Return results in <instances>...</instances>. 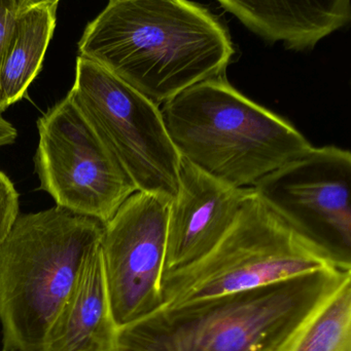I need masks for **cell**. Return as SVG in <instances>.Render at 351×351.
Here are the masks:
<instances>
[{"instance_id":"5bb4252c","label":"cell","mask_w":351,"mask_h":351,"mask_svg":"<svg viewBox=\"0 0 351 351\" xmlns=\"http://www.w3.org/2000/svg\"><path fill=\"white\" fill-rule=\"evenodd\" d=\"M278 351H351V278L319 304Z\"/></svg>"},{"instance_id":"3957f363","label":"cell","mask_w":351,"mask_h":351,"mask_svg":"<svg viewBox=\"0 0 351 351\" xmlns=\"http://www.w3.org/2000/svg\"><path fill=\"white\" fill-rule=\"evenodd\" d=\"M160 110L179 156L235 188L255 187L313 147L292 123L241 94L225 76L190 86Z\"/></svg>"},{"instance_id":"8992f818","label":"cell","mask_w":351,"mask_h":351,"mask_svg":"<svg viewBox=\"0 0 351 351\" xmlns=\"http://www.w3.org/2000/svg\"><path fill=\"white\" fill-rule=\"evenodd\" d=\"M67 96L119 160L137 191L172 199L181 156L155 104L100 64L78 56Z\"/></svg>"},{"instance_id":"8fae6325","label":"cell","mask_w":351,"mask_h":351,"mask_svg":"<svg viewBox=\"0 0 351 351\" xmlns=\"http://www.w3.org/2000/svg\"><path fill=\"white\" fill-rule=\"evenodd\" d=\"M245 27L269 43L313 49L350 23V0H218Z\"/></svg>"},{"instance_id":"7a4b0ae2","label":"cell","mask_w":351,"mask_h":351,"mask_svg":"<svg viewBox=\"0 0 351 351\" xmlns=\"http://www.w3.org/2000/svg\"><path fill=\"white\" fill-rule=\"evenodd\" d=\"M351 271L321 268L251 290L163 306L119 328L115 351H278Z\"/></svg>"},{"instance_id":"277c9868","label":"cell","mask_w":351,"mask_h":351,"mask_svg":"<svg viewBox=\"0 0 351 351\" xmlns=\"http://www.w3.org/2000/svg\"><path fill=\"white\" fill-rule=\"evenodd\" d=\"M104 224L55 206L20 215L0 245L2 351H43Z\"/></svg>"},{"instance_id":"2e32d148","label":"cell","mask_w":351,"mask_h":351,"mask_svg":"<svg viewBox=\"0 0 351 351\" xmlns=\"http://www.w3.org/2000/svg\"><path fill=\"white\" fill-rule=\"evenodd\" d=\"M25 0H0V74L6 53L16 28V20L23 10L28 8ZM0 90V113L5 111Z\"/></svg>"},{"instance_id":"7c38bea8","label":"cell","mask_w":351,"mask_h":351,"mask_svg":"<svg viewBox=\"0 0 351 351\" xmlns=\"http://www.w3.org/2000/svg\"><path fill=\"white\" fill-rule=\"evenodd\" d=\"M117 331L99 243L87 258L69 296L52 322L43 351H115Z\"/></svg>"},{"instance_id":"9a60e30c","label":"cell","mask_w":351,"mask_h":351,"mask_svg":"<svg viewBox=\"0 0 351 351\" xmlns=\"http://www.w3.org/2000/svg\"><path fill=\"white\" fill-rule=\"evenodd\" d=\"M20 216V194L12 180L0 170V245Z\"/></svg>"},{"instance_id":"52a82bcc","label":"cell","mask_w":351,"mask_h":351,"mask_svg":"<svg viewBox=\"0 0 351 351\" xmlns=\"http://www.w3.org/2000/svg\"><path fill=\"white\" fill-rule=\"evenodd\" d=\"M36 125L39 188L60 208L109 222L137 189L96 130L68 96Z\"/></svg>"},{"instance_id":"30bf717a","label":"cell","mask_w":351,"mask_h":351,"mask_svg":"<svg viewBox=\"0 0 351 351\" xmlns=\"http://www.w3.org/2000/svg\"><path fill=\"white\" fill-rule=\"evenodd\" d=\"M253 188H235L181 158L179 187L169 204L163 276L207 255L226 234Z\"/></svg>"},{"instance_id":"ba28073f","label":"cell","mask_w":351,"mask_h":351,"mask_svg":"<svg viewBox=\"0 0 351 351\" xmlns=\"http://www.w3.org/2000/svg\"><path fill=\"white\" fill-rule=\"evenodd\" d=\"M258 196L333 267L351 271V154L313 147L258 182Z\"/></svg>"},{"instance_id":"ac0fdd59","label":"cell","mask_w":351,"mask_h":351,"mask_svg":"<svg viewBox=\"0 0 351 351\" xmlns=\"http://www.w3.org/2000/svg\"><path fill=\"white\" fill-rule=\"evenodd\" d=\"M27 5L30 6L41 5V4L59 3L60 0H25Z\"/></svg>"},{"instance_id":"5b68a950","label":"cell","mask_w":351,"mask_h":351,"mask_svg":"<svg viewBox=\"0 0 351 351\" xmlns=\"http://www.w3.org/2000/svg\"><path fill=\"white\" fill-rule=\"evenodd\" d=\"M326 267L333 266L253 189L207 255L162 276L163 306L251 290Z\"/></svg>"},{"instance_id":"e0dca14e","label":"cell","mask_w":351,"mask_h":351,"mask_svg":"<svg viewBox=\"0 0 351 351\" xmlns=\"http://www.w3.org/2000/svg\"><path fill=\"white\" fill-rule=\"evenodd\" d=\"M16 138H18V131L16 128L10 121L3 119L0 113V147L12 145L16 142Z\"/></svg>"},{"instance_id":"6da1fadb","label":"cell","mask_w":351,"mask_h":351,"mask_svg":"<svg viewBox=\"0 0 351 351\" xmlns=\"http://www.w3.org/2000/svg\"><path fill=\"white\" fill-rule=\"evenodd\" d=\"M78 53L161 106L225 76L234 49L218 19L189 0H109L84 29Z\"/></svg>"},{"instance_id":"9c48e42d","label":"cell","mask_w":351,"mask_h":351,"mask_svg":"<svg viewBox=\"0 0 351 351\" xmlns=\"http://www.w3.org/2000/svg\"><path fill=\"white\" fill-rule=\"evenodd\" d=\"M170 202L159 194L134 192L104 224L100 250L117 328L163 307L161 280Z\"/></svg>"},{"instance_id":"4fadbf2b","label":"cell","mask_w":351,"mask_h":351,"mask_svg":"<svg viewBox=\"0 0 351 351\" xmlns=\"http://www.w3.org/2000/svg\"><path fill=\"white\" fill-rule=\"evenodd\" d=\"M58 3L30 6L21 12L0 74L4 107L22 100L43 68L53 37Z\"/></svg>"}]
</instances>
